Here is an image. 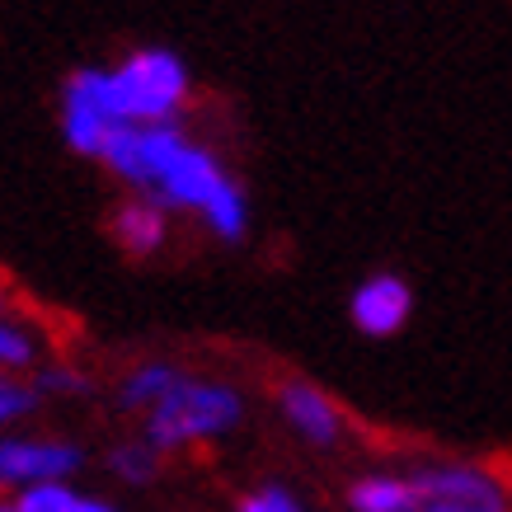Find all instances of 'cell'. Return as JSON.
<instances>
[{
    "label": "cell",
    "instance_id": "ffe728a7",
    "mask_svg": "<svg viewBox=\"0 0 512 512\" xmlns=\"http://www.w3.org/2000/svg\"><path fill=\"white\" fill-rule=\"evenodd\" d=\"M0 512H19V508H15V503H0Z\"/></svg>",
    "mask_w": 512,
    "mask_h": 512
},
{
    "label": "cell",
    "instance_id": "5b68a950",
    "mask_svg": "<svg viewBox=\"0 0 512 512\" xmlns=\"http://www.w3.org/2000/svg\"><path fill=\"white\" fill-rule=\"evenodd\" d=\"M221 184H226V170H221L217 160L207 156L202 146H184L146 198L156 202V207H193V212H202L207 198H212Z\"/></svg>",
    "mask_w": 512,
    "mask_h": 512
},
{
    "label": "cell",
    "instance_id": "9c48e42d",
    "mask_svg": "<svg viewBox=\"0 0 512 512\" xmlns=\"http://www.w3.org/2000/svg\"><path fill=\"white\" fill-rule=\"evenodd\" d=\"M348 508L353 512H423L419 494L409 480H395V475H367L348 489Z\"/></svg>",
    "mask_w": 512,
    "mask_h": 512
},
{
    "label": "cell",
    "instance_id": "d6986e66",
    "mask_svg": "<svg viewBox=\"0 0 512 512\" xmlns=\"http://www.w3.org/2000/svg\"><path fill=\"white\" fill-rule=\"evenodd\" d=\"M240 512H264V503H259V494H254V498H245V503H240Z\"/></svg>",
    "mask_w": 512,
    "mask_h": 512
},
{
    "label": "cell",
    "instance_id": "277c9868",
    "mask_svg": "<svg viewBox=\"0 0 512 512\" xmlns=\"http://www.w3.org/2000/svg\"><path fill=\"white\" fill-rule=\"evenodd\" d=\"M85 466V451L62 437H0V489L38 480H71Z\"/></svg>",
    "mask_w": 512,
    "mask_h": 512
},
{
    "label": "cell",
    "instance_id": "8fae6325",
    "mask_svg": "<svg viewBox=\"0 0 512 512\" xmlns=\"http://www.w3.org/2000/svg\"><path fill=\"white\" fill-rule=\"evenodd\" d=\"M202 217H207V226H212L221 240H240V235H245V193L235 188V179H226V184L207 198Z\"/></svg>",
    "mask_w": 512,
    "mask_h": 512
},
{
    "label": "cell",
    "instance_id": "4fadbf2b",
    "mask_svg": "<svg viewBox=\"0 0 512 512\" xmlns=\"http://www.w3.org/2000/svg\"><path fill=\"white\" fill-rule=\"evenodd\" d=\"M76 503V494H71V484L66 480H38V484H24L15 498L19 512H66Z\"/></svg>",
    "mask_w": 512,
    "mask_h": 512
},
{
    "label": "cell",
    "instance_id": "7c38bea8",
    "mask_svg": "<svg viewBox=\"0 0 512 512\" xmlns=\"http://www.w3.org/2000/svg\"><path fill=\"white\" fill-rule=\"evenodd\" d=\"M109 470L118 475L123 484H151L160 475V451L141 437V442H123V447H113L109 451Z\"/></svg>",
    "mask_w": 512,
    "mask_h": 512
},
{
    "label": "cell",
    "instance_id": "e0dca14e",
    "mask_svg": "<svg viewBox=\"0 0 512 512\" xmlns=\"http://www.w3.org/2000/svg\"><path fill=\"white\" fill-rule=\"evenodd\" d=\"M259 503H264V512H306L301 498H296L292 489H282V484H264V489H259Z\"/></svg>",
    "mask_w": 512,
    "mask_h": 512
},
{
    "label": "cell",
    "instance_id": "8992f818",
    "mask_svg": "<svg viewBox=\"0 0 512 512\" xmlns=\"http://www.w3.org/2000/svg\"><path fill=\"white\" fill-rule=\"evenodd\" d=\"M278 409L282 419L292 423V433H301L311 447H334L343 437V409L320 386L301 381V376L278 386Z\"/></svg>",
    "mask_w": 512,
    "mask_h": 512
},
{
    "label": "cell",
    "instance_id": "2e32d148",
    "mask_svg": "<svg viewBox=\"0 0 512 512\" xmlns=\"http://www.w3.org/2000/svg\"><path fill=\"white\" fill-rule=\"evenodd\" d=\"M33 390L38 395H90V376L71 372V367H43L38 372V381H33Z\"/></svg>",
    "mask_w": 512,
    "mask_h": 512
},
{
    "label": "cell",
    "instance_id": "ba28073f",
    "mask_svg": "<svg viewBox=\"0 0 512 512\" xmlns=\"http://www.w3.org/2000/svg\"><path fill=\"white\" fill-rule=\"evenodd\" d=\"M109 231L132 259H146L165 245V207H156L151 198H132L109 217Z\"/></svg>",
    "mask_w": 512,
    "mask_h": 512
},
{
    "label": "cell",
    "instance_id": "7a4b0ae2",
    "mask_svg": "<svg viewBox=\"0 0 512 512\" xmlns=\"http://www.w3.org/2000/svg\"><path fill=\"white\" fill-rule=\"evenodd\" d=\"M113 94H118L123 123H137V127L170 123L188 99L184 62H179L174 52H160V47L132 52V57L113 71Z\"/></svg>",
    "mask_w": 512,
    "mask_h": 512
},
{
    "label": "cell",
    "instance_id": "3957f363",
    "mask_svg": "<svg viewBox=\"0 0 512 512\" xmlns=\"http://www.w3.org/2000/svg\"><path fill=\"white\" fill-rule=\"evenodd\" d=\"M409 484H414L423 512H508V494L480 466L442 461V466L414 470Z\"/></svg>",
    "mask_w": 512,
    "mask_h": 512
},
{
    "label": "cell",
    "instance_id": "30bf717a",
    "mask_svg": "<svg viewBox=\"0 0 512 512\" xmlns=\"http://www.w3.org/2000/svg\"><path fill=\"white\" fill-rule=\"evenodd\" d=\"M179 381H184V372H179L174 362H141L137 372L123 376L118 404H123V409H151V404H156L160 395H170Z\"/></svg>",
    "mask_w": 512,
    "mask_h": 512
},
{
    "label": "cell",
    "instance_id": "5bb4252c",
    "mask_svg": "<svg viewBox=\"0 0 512 512\" xmlns=\"http://www.w3.org/2000/svg\"><path fill=\"white\" fill-rule=\"evenodd\" d=\"M38 390L24 386V381H15V376H0V428H10V423L29 419L33 409H38Z\"/></svg>",
    "mask_w": 512,
    "mask_h": 512
},
{
    "label": "cell",
    "instance_id": "6da1fadb",
    "mask_svg": "<svg viewBox=\"0 0 512 512\" xmlns=\"http://www.w3.org/2000/svg\"><path fill=\"white\" fill-rule=\"evenodd\" d=\"M240 419H245V400H240L231 386L184 376L170 395H160V400L146 409V442L165 456V451H179V447H188V442L226 437Z\"/></svg>",
    "mask_w": 512,
    "mask_h": 512
},
{
    "label": "cell",
    "instance_id": "44dd1931",
    "mask_svg": "<svg viewBox=\"0 0 512 512\" xmlns=\"http://www.w3.org/2000/svg\"><path fill=\"white\" fill-rule=\"evenodd\" d=\"M0 311H5V282H0Z\"/></svg>",
    "mask_w": 512,
    "mask_h": 512
},
{
    "label": "cell",
    "instance_id": "9a60e30c",
    "mask_svg": "<svg viewBox=\"0 0 512 512\" xmlns=\"http://www.w3.org/2000/svg\"><path fill=\"white\" fill-rule=\"evenodd\" d=\"M33 362H38V343H33V334H24L19 325H0V367L19 372V367H33Z\"/></svg>",
    "mask_w": 512,
    "mask_h": 512
},
{
    "label": "cell",
    "instance_id": "52a82bcc",
    "mask_svg": "<svg viewBox=\"0 0 512 512\" xmlns=\"http://www.w3.org/2000/svg\"><path fill=\"white\" fill-rule=\"evenodd\" d=\"M409 311H414V296H409V287H404L400 278H390V273L367 278L353 292V325L362 329V334H372V339H386V334L404 329Z\"/></svg>",
    "mask_w": 512,
    "mask_h": 512
},
{
    "label": "cell",
    "instance_id": "ac0fdd59",
    "mask_svg": "<svg viewBox=\"0 0 512 512\" xmlns=\"http://www.w3.org/2000/svg\"><path fill=\"white\" fill-rule=\"evenodd\" d=\"M66 512H118V508H113V503H104V498H80L76 494V503H71Z\"/></svg>",
    "mask_w": 512,
    "mask_h": 512
}]
</instances>
